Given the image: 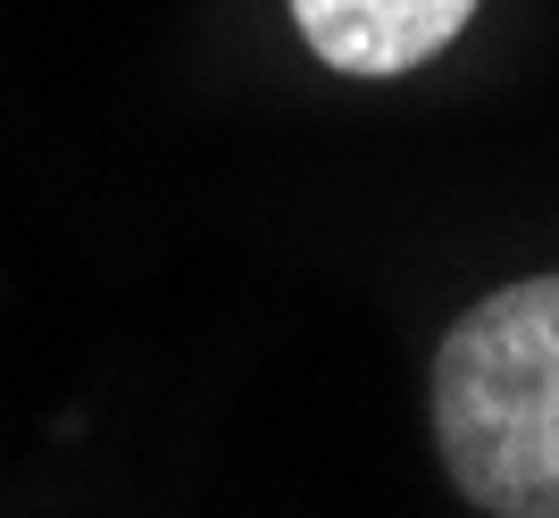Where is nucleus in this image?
Returning <instances> with one entry per match:
<instances>
[{"label":"nucleus","mask_w":559,"mask_h":518,"mask_svg":"<svg viewBox=\"0 0 559 518\" xmlns=\"http://www.w3.org/2000/svg\"><path fill=\"white\" fill-rule=\"evenodd\" d=\"M476 17V0H293L301 43L343 75H409Z\"/></svg>","instance_id":"f03ea898"},{"label":"nucleus","mask_w":559,"mask_h":518,"mask_svg":"<svg viewBox=\"0 0 559 518\" xmlns=\"http://www.w3.org/2000/svg\"><path fill=\"white\" fill-rule=\"evenodd\" d=\"M435 451L492 518H559V276L501 284L435 352Z\"/></svg>","instance_id":"f257e3e1"}]
</instances>
